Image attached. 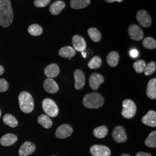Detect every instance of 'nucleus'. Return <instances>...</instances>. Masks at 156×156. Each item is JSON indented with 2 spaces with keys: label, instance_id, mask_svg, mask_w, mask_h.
I'll return each mask as SVG.
<instances>
[{
  "label": "nucleus",
  "instance_id": "33",
  "mask_svg": "<svg viewBox=\"0 0 156 156\" xmlns=\"http://www.w3.org/2000/svg\"><path fill=\"white\" fill-rule=\"evenodd\" d=\"M156 69V64L155 62H151L146 65L144 73L145 75L150 76L155 72Z\"/></svg>",
  "mask_w": 156,
  "mask_h": 156
},
{
  "label": "nucleus",
  "instance_id": "34",
  "mask_svg": "<svg viewBox=\"0 0 156 156\" xmlns=\"http://www.w3.org/2000/svg\"><path fill=\"white\" fill-rule=\"evenodd\" d=\"M50 0H35L34 5L38 8L45 7L50 3Z\"/></svg>",
  "mask_w": 156,
  "mask_h": 156
},
{
  "label": "nucleus",
  "instance_id": "37",
  "mask_svg": "<svg viewBox=\"0 0 156 156\" xmlns=\"http://www.w3.org/2000/svg\"><path fill=\"white\" fill-rule=\"evenodd\" d=\"M135 156H152L151 154L147 153H145V152H138Z\"/></svg>",
  "mask_w": 156,
  "mask_h": 156
},
{
  "label": "nucleus",
  "instance_id": "21",
  "mask_svg": "<svg viewBox=\"0 0 156 156\" xmlns=\"http://www.w3.org/2000/svg\"><path fill=\"white\" fill-rule=\"evenodd\" d=\"M120 56L119 53L115 51H111L106 57V62L109 66L111 67H115L117 66L119 61Z\"/></svg>",
  "mask_w": 156,
  "mask_h": 156
},
{
  "label": "nucleus",
  "instance_id": "12",
  "mask_svg": "<svg viewBox=\"0 0 156 156\" xmlns=\"http://www.w3.org/2000/svg\"><path fill=\"white\" fill-rule=\"evenodd\" d=\"M36 150V146L33 143L30 142H26L23 144L19 150L20 156H28Z\"/></svg>",
  "mask_w": 156,
  "mask_h": 156
},
{
  "label": "nucleus",
  "instance_id": "11",
  "mask_svg": "<svg viewBox=\"0 0 156 156\" xmlns=\"http://www.w3.org/2000/svg\"><path fill=\"white\" fill-rule=\"evenodd\" d=\"M104 82V77L98 73H93L89 78L90 87L91 89L97 90L98 89L100 86Z\"/></svg>",
  "mask_w": 156,
  "mask_h": 156
},
{
  "label": "nucleus",
  "instance_id": "39",
  "mask_svg": "<svg viewBox=\"0 0 156 156\" xmlns=\"http://www.w3.org/2000/svg\"><path fill=\"white\" fill-rule=\"evenodd\" d=\"M4 73V67L1 66H0V76L2 75Z\"/></svg>",
  "mask_w": 156,
  "mask_h": 156
},
{
  "label": "nucleus",
  "instance_id": "30",
  "mask_svg": "<svg viewBox=\"0 0 156 156\" xmlns=\"http://www.w3.org/2000/svg\"><path fill=\"white\" fill-rule=\"evenodd\" d=\"M144 47L148 49H154L156 48V40L151 37H147L142 42Z\"/></svg>",
  "mask_w": 156,
  "mask_h": 156
},
{
  "label": "nucleus",
  "instance_id": "41",
  "mask_svg": "<svg viewBox=\"0 0 156 156\" xmlns=\"http://www.w3.org/2000/svg\"><path fill=\"white\" fill-rule=\"evenodd\" d=\"M1 116V110H0V117Z\"/></svg>",
  "mask_w": 156,
  "mask_h": 156
},
{
  "label": "nucleus",
  "instance_id": "6",
  "mask_svg": "<svg viewBox=\"0 0 156 156\" xmlns=\"http://www.w3.org/2000/svg\"><path fill=\"white\" fill-rule=\"evenodd\" d=\"M112 135L114 140L117 143H124L127 139L125 129L122 126H117L115 127Z\"/></svg>",
  "mask_w": 156,
  "mask_h": 156
},
{
  "label": "nucleus",
  "instance_id": "7",
  "mask_svg": "<svg viewBox=\"0 0 156 156\" xmlns=\"http://www.w3.org/2000/svg\"><path fill=\"white\" fill-rule=\"evenodd\" d=\"M90 153L93 156H111L110 149L104 145H93L90 148Z\"/></svg>",
  "mask_w": 156,
  "mask_h": 156
},
{
  "label": "nucleus",
  "instance_id": "23",
  "mask_svg": "<svg viewBox=\"0 0 156 156\" xmlns=\"http://www.w3.org/2000/svg\"><path fill=\"white\" fill-rule=\"evenodd\" d=\"M90 0H71L70 5L73 9H81L89 5Z\"/></svg>",
  "mask_w": 156,
  "mask_h": 156
},
{
  "label": "nucleus",
  "instance_id": "2",
  "mask_svg": "<svg viewBox=\"0 0 156 156\" xmlns=\"http://www.w3.org/2000/svg\"><path fill=\"white\" fill-rule=\"evenodd\" d=\"M84 106L89 109H98L103 106L104 100L98 93H91L86 95L83 100Z\"/></svg>",
  "mask_w": 156,
  "mask_h": 156
},
{
  "label": "nucleus",
  "instance_id": "3",
  "mask_svg": "<svg viewBox=\"0 0 156 156\" xmlns=\"http://www.w3.org/2000/svg\"><path fill=\"white\" fill-rule=\"evenodd\" d=\"M19 102L20 109L26 113L33 112L34 108V102L33 96L28 92L23 91L19 96Z\"/></svg>",
  "mask_w": 156,
  "mask_h": 156
},
{
  "label": "nucleus",
  "instance_id": "29",
  "mask_svg": "<svg viewBox=\"0 0 156 156\" xmlns=\"http://www.w3.org/2000/svg\"><path fill=\"white\" fill-rule=\"evenodd\" d=\"M28 33L33 36H39L43 32V29L38 24H32L28 29Z\"/></svg>",
  "mask_w": 156,
  "mask_h": 156
},
{
  "label": "nucleus",
  "instance_id": "15",
  "mask_svg": "<svg viewBox=\"0 0 156 156\" xmlns=\"http://www.w3.org/2000/svg\"><path fill=\"white\" fill-rule=\"evenodd\" d=\"M142 122L145 125L155 127H156V113L154 111H150L142 119Z\"/></svg>",
  "mask_w": 156,
  "mask_h": 156
},
{
  "label": "nucleus",
  "instance_id": "32",
  "mask_svg": "<svg viewBox=\"0 0 156 156\" xmlns=\"http://www.w3.org/2000/svg\"><path fill=\"white\" fill-rule=\"evenodd\" d=\"M146 62L143 60H138L135 62H134L133 67H134L135 71L138 73H142L144 72L145 67H146Z\"/></svg>",
  "mask_w": 156,
  "mask_h": 156
},
{
  "label": "nucleus",
  "instance_id": "9",
  "mask_svg": "<svg viewBox=\"0 0 156 156\" xmlns=\"http://www.w3.org/2000/svg\"><path fill=\"white\" fill-rule=\"evenodd\" d=\"M73 133V127L69 124H64L57 129L55 135L59 139H65L71 136Z\"/></svg>",
  "mask_w": 156,
  "mask_h": 156
},
{
  "label": "nucleus",
  "instance_id": "31",
  "mask_svg": "<svg viewBox=\"0 0 156 156\" xmlns=\"http://www.w3.org/2000/svg\"><path fill=\"white\" fill-rule=\"evenodd\" d=\"M102 60L100 57L95 56L88 63V67L90 69H97L101 67Z\"/></svg>",
  "mask_w": 156,
  "mask_h": 156
},
{
  "label": "nucleus",
  "instance_id": "10",
  "mask_svg": "<svg viewBox=\"0 0 156 156\" xmlns=\"http://www.w3.org/2000/svg\"><path fill=\"white\" fill-rule=\"evenodd\" d=\"M129 37L135 41H139L143 39L144 34L142 29L136 24H132L128 28Z\"/></svg>",
  "mask_w": 156,
  "mask_h": 156
},
{
  "label": "nucleus",
  "instance_id": "36",
  "mask_svg": "<svg viewBox=\"0 0 156 156\" xmlns=\"http://www.w3.org/2000/svg\"><path fill=\"white\" fill-rule=\"evenodd\" d=\"M129 55L133 58H136L138 56L139 53H138V50H136V49H133L130 51Z\"/></svg>",
  "mask_w": 156,
  "mask_h": 156
},
{
  "label": "nucleus",
  "instance_id": "17",
  "mask_svg": "<svg viewBox=\"0 0 156 156\" xmlns=\"http://www.w3.org/2000/svg\"><path fill=\"white\" fill-rule=\"evenodd\" d=\"M44 73L49 78H55L60 73V68L56 64H51L45 68Z\"/></svg>",
  "mask_w": 156,
  "mask_h": 156
},
{
  "label": "nucleus",
  "instance_id": "40",
  "mask_svg": "<svg viewBox=\"0 0 156 156\" xmlns=\"http://www.w3.org/2000/svg\"><path fill=\"white\" fill-rule=\"evenodd\" d=\"M130 156L129 154H122V156Z\"/></svg>",
  "mask_w": 156,
  "mask_h": 156
},
{
  "label": "nucleus",
  "instance_id": "16",
  "mask_svg": "<svg viewBox=\"0 0 156 156\" xmlns=\"http://www.w3.org/2000/svg\"><path fill=\"white\" fill-rule=\"evenodd\" d=\"M44 87L45 91L49 93H56L59 87L58 84L52 78H47L44 83Z\"/></svg>",
  "mask_w": 156,
  "mask_h": 156
},
{
  "label": "nucleus",
  "instance_id": "4",
  "mask_svg": "<svg viewBox=\"0 0 156 156\" xmlns=\"http://www.w3.org/2000/svg\"><path fill=\"white\" fill-rule=\"evenodd\" d=\"M42 108L48 116L55 117L58 114L59 110L56 102L50 98H46L43 101Z\"/></svg>",
  "mask_w": 156,
  "mask_h": 156
},
{
  "label": "nucleus",
  "instance_id": "14",
  "mask_svg": "<svg viewBox=\"0 0 156 156\" xmlns=\"http://www.w3.org/2000/svg\"><path fill=\"white\" fill-rule=\"evenodd\" d=\"M73 44L74 49L78 51H84L86 49V43L83 38L79 35L73 36Z\"/></svg>",
  "mask_w": 156,
  "mask_h": 156
},
{
  "label": "nucleus",
  "instance_id": "20",
  "mask_svg": "<svg viewBox=\"0 0 156 156\" xmlns=\"http://www.w3.org/2000/svg\"><path fill=\"white\" fill-rule=\"evenodd\" d=\"M66 4L62 1H57L53 2L49 8L50 13L53 15H57L64 9Z\"/></svg>",
  "mask_w": 156,
  "mask_h": 156
},
{
  "label": "nucleus",
  "instance_id": "18",
  "mask_svg": "<svg viewBox=\"0 0 156 156\" xmlns=\"http://www.w3.org/2000/svg\"><path fill=\"white\" fill-rule=\"evenodd\" d=\"M146 94L151 100L156 98V79H151L147 84Z\"/></svg>",
  "mask_w": 156,
  "mask_h": 156
},
{
  "label": "nucleus",
  "instance_id": "22",
  "mask_svg": "<svg viewBox=\"0 0 156 156\" xmlns=\"http://www.w3.org/2000/svg\"><path fill=\"white\" fill-rule=\"evenodd\" d=\"M75 50L71 46H64L61 48L59 51V55L64 58H72L75 55Z\"/></svg>",
  "mask_w": 156,
  "mask_h": 156
},
{
  "label": "nucleus",
  "instance_id": "13",
  "mask_svg": "<svg viewBox=\"0 0 156 156\" xmlns=\"http://www.w3.org/2000/svg\"><path fill=\"white\" fill-rule=\"evenodd\" d=\"M73 76L75 80V88L76 89H82L85 84V75L82 70L76 69L73 73Z\"/></svg>",
  "mask_w": 156,
  "mask_h": 156
},
{
  "label": "nucleus",
  "instance_id": "35",
  "mask_svg": "<svg viewBox=\"0 0 156 156\" xmlns=\"http://www.w3.org/2000/svg\"><path fill=\"white\" fill-rule=\"evenodd\" d=\"M9 88V84L4 79H0V92H5Z\"/></svg>",
  "mask_w": 156,
  "mask_h": 156
},
{
  "label": "nucleus",
  "instance_id": "19",
  "mask_svg": "<svg viewBox=\"0 0 156 156\" xmlns=\"http://www.w3.org/2000/svg\"><path fill=\"white\" fill-rule=\"evenodd\" d=\"M17 140L16 135L13 134H7L2 136L0 140V144L4 146L13 145Z\"/></svg>",
  "mask_w": 156,
  "mask_h": 156
},
{
  "label": "nucleus",
  "instance_id": "24",
  "mask_svg": "<svg viewBox=\"0 0 156 156\" xmlns=\"http://www.w3.org/2000/svg\"><path fill=\"white\" fill-rule=\"evenodd\" d=\"M108 133V129L106 126L103 125L95 128L93 130V134L97 138H104Z\"/></svg>",
  "mask_w": 156,
  "mask_h": 156
},
{
  "label": "nucleus",
  "instance_id": "25",
  "mask_svg": "<svg viewBox=\"0 0 156 156\" xmlns=\"http://www.w3.org/2000/svg\"><path fill=\"white\" fill-rule=\"evenodd\" d=\"M38 122L45 128H50L53 125L51 120L46 115H42L39 116L38 118Z\"/></svg>",
  "mask_w": 156,
  "mask_h": 156
},
{
  "label": "nucleus",
  "instance_id": "5",
  "mask_svg": "<svg viewBox=\"0 0 156 156\" xmlns=\"http://www.w3.org/2000/svg\"><path fill=\"white\" fill-rule=\"evenodd\" d=\"M136 106L134 102L131 100H125L123 102V110L122 114L123 117L126 119H131L136 114Z\"/></svg>",
  "mask_w": 156,
  "mask_h": 156
},
{
  "label": "nucleus",
  "instance_id": "38",
  "mask_svg": "<svg viewBox=\"0 0 156 156\" xmlns=\"http://www.w3.org/2000/svg\"><path fill=\"white\" fill-rule=\"evenodd\" d=\"M105 1L108 3H112V2H115V1L119 2H121L123 1V0H105Z\"/></svg>",
  "mask_w": 156,
  "mask_h": 156
},
{
  "label": "nucleus",
  "instance_id": "27",
  "mask_svg": "<svg viewBox=\"0 0 156 156\" xmlns=\"http://www.w3.org/2000/svg\"><path fill=\"white\" fill-rule=\"evenodd\" d=\"M88 34L95 42H98L101 39V34L97 28H90L88 30Z\"/></svg>",
  "mask_w": 156,
  "mask_h": 156
},
{
  "label": "nucleus",
  "instance_id": "8",
  "mask_svg": "<svg viewBox=\"0 0 156 156\" xmlns=\"http://www.w3.org/2000/svg\"><path fill=\"white\" fill-rule=\"evenodd\" d=\"M136 19L140 25L147 28L151 26V19L149 14L145 10H140L136 13Z\"/></svg>",
  "mask_w": 156,
  "mask_h": 156
},
{
  "label": "nucleus",
  "instance_id": "26",
  "mask_svg": "<svg viewBox=\"0 0 156 156\" xmlns=\"http://www.w3.org/2000/svg\"><path fill=\"white\" fill-rule=\"evenodd\" d=\"M4 123L11 127H16L18 125L16 119L11 114H6L3 117Z\"/></svg>",
  "mask_w": 156,
  "mask_h": 156
},
{
  "label": "nucleus",
  "instance_id": "28",
  "mask_svg": "<svg viewBox=\"0 0 156 156\" xmlns=\"http://www.w3.org/2000/svg\"><path fill=\"white\" fill-rule=\"evenodd\" d=\"M145 145L149 147H156V131H154L149 134L145 142Z\"/></svg>",
  "mask_w": 156,
  "mask_h": 156
},
{
  "label": "nucleus",
  "instance_id": "1",
  "mask_svg": "<svg viewBox=\"0 0 156 156\" xmlns=\"http://www.w3.org/2000/svg\"><path fill=\"white\" fill-rule=\"evenodd\" d=\"M13 19V12L10 0H0V25L8 27Z\"/></svg>",
  "mask_w": 156,
  "mask_h": 156
}]
</instances>
